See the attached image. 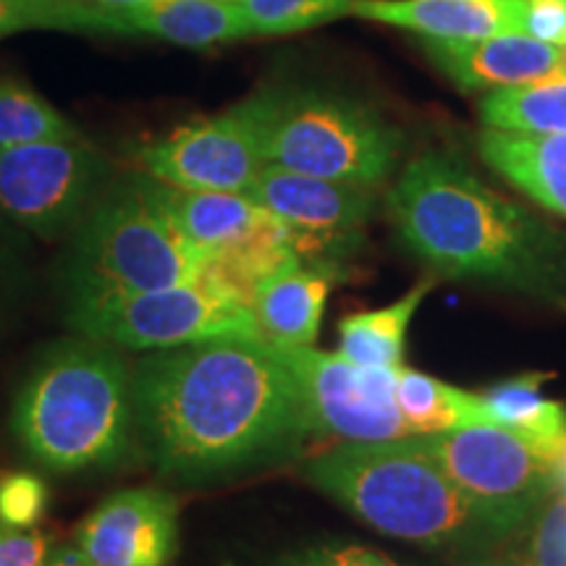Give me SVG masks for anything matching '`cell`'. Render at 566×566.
<instances>
[{"label": "cell", "mask_w": 566, "mask_h": 566, "mask_svg": "<svg viewBox=\"0 0 566 566\" xmlns=\"http://www.w3.org/2000/svg\"><path fill=\"white\" fill-rule=\"evenodd\" d=\"M13 229L17 226L0 216V300L19 283V239Z\"/></svg>", "instance_id": "31"}, {"label": "cell", "mask_w": 566, "mask_h": 566, "mask_svg": "<svg viewBox=\"0 0 566 566\" xmlns=\"http://www.w3.org/2000/svg\"><path fill=\"white\" fill-rule=\"evenodd\" d=\"M27 30H34L30 0H0V40Z\"/></svg>", "instance_id": "32"}, {"label": "cell", "mask_w": 566, "mask_h": 566, "mask_svg": "<svg viewBox=\"0 0 566 566\" xmlns=\"http://www.w3.org/2000/svg\"><path fill=\"white\" fill-rule=\"evenodd\" d=\"M71 32L145 34L195 51L254 38L252 21L237 0H142L82 17Z\"/></svg>", "instance_id": "14"}, {"label": "cell", "mask_w": 566, "mask_h": 566, "mask_svg": "<svg viewBox=\"0 0 566 566\" xmlns=\"http://www.w3.org/2000/svg\"><path fill=\"white\" fill-rule=\"evenodd\" d=\"M113 181V168L82 137L0 147V216L40 239L74 233Z\"/></svg>", "instance_id": "9"}, {"label": "cell", "mask_w": 566, "mask_h": 566, "mask_svg": "<svg viewBox=\"0 0 566 566\" xmlns=\"http://www.w3.org/2000/svg\"><path fill=\"white\" fill-rule=\"evenodd\" d=\"M210 250L189 242L147 192L142 174L113 179L71 233L61 286L69 310L200 279Z\"/></svg>", "instance_id": "5"}, {"label": "cell", "mask_w": 566, "mask_h": 566, "mask_svg": "<svg viewBox=\"0 0 566 566\" xmlns=\"http://www.w3.org/2000/svg\"><path fill=\"white\" fill-rule=\"evenodd\" d=\"M388 212L401 242L446 275L537 294L566 283L564 239L451 155L424 153L409 163L388 192Z\"/></svg>", "instance_id": "2"}, {"label": "cell", "mask_w": 566, "mask_h": 566, "mask_svg": "<svg viewBox=\"0 0 566 566\" xmlns=\"http://www.w3.org/2000/svg\"><path fill=\"white\" fill-rule=\"evenodd\" d=\"M92 566H174L179 499L163 488H129L101 501L74 533Z\"/></svg>", "instance_id": "13"}, {"label": "cell", "mask_w": 566, "mask_h": 566, "mask_svg": "<svg viewBox=\"0 0 566 566\" xmlns=\"http://www.w3.org/2000/svg\"><path fill=\"white\" fill-rule=\"evenodd\" d=\"M558 485H564V491H566V443L562 451V462H558Z\"/></svg>", "instance_id": "37"}, {"label": "cell", "mask_w": 566, "mask_h": 566, "mask_svg": "<svg viewBox=\"0 0 566 566\" xmlns=\"http://www.w3.org/2000/svg\"><path fill=\"white\" fill-rule=\"evenodd\" d=\"M304 478L378 533L449 546L485 527L422 436L344 441L304 464Z\"/></svg>", "instance_id": "4"}, {"label": "cell", "mask_w": 566, "mask_h": 566, "mask_svg": "<svg viewBox=\"0 0 566 566\" xmlns=\"http://www.w3.org/2000/svg\"><path fill=\"white\" fill-rule=\"evenodd\" d=\"M485 533L520 530L558 488L564 441H537L495 422L422 436Z\"/></svg>", "instance_id": "7"}, {"label": "cell", "mask_w": 566, "mask_h": 566, "mask_svg": "<svg viewBox=\"0 0 566 566\" xmlns=\"http://www.w3.org/2000/svg\"><path fill=\"white\" fill-rule=\"evenodd\" d=\"M349 566H399L391 558L370 548H349Z\"/></svg>", "instance_id": "35"}, {"label": "cell", "mask_w": 566, "mask_h": 566, "mask_svg": "<svg viewBox=\"0 0 566 566\" xmlns=\"http://www.w3.org/2000/svg\"><path fill=\"white\" fill-rule=\"evenodd\" d=\"M307 566H349V548H310L304 551Z\"/></svg>", "instance_id": "33"}, {"label": "cell", "mask_w": 566, "mask_h": 566, "mask_svg": "<svg viewBox=\"0 0 566 566\" xmlns=\"http://www.w3.org/2000/svg\"><path fill=\"white\" fill-rule=\"evenodd\" d=\"M265 92L202 116L145 142L134 153L139 171L150 179L192 192H247L263 158Z\"/></svg>", "instance_id": "10"}, {"label": "cell", "mask_w": 566, "mask_h": 566, "mask_svg": "<svg viewBox=\"0 0 566 566\" xmlns=\"http://www.w3.org/2000/svg\"><path fill=\"white\" fill-rule=\"evenodd\" d=\"M530 566H566V495L537 522Z\"/></svg>", "instance_id": "29"}, {"label": "cell", "mask_w": 566, "mask_h": 566, "mask_svg": "<svg viewBox=\"0 0 566 566\" xmlns=\"http://www.w3.org/2000/svg\"><path fill=\"white\" fill-rule=\"evenodd\" d=\"M48 493L45 480L32 472H11L0 478V525L17 530H34L45 520Z\"/></svg>", "instance_id": "26"}, {"label": "cell", "mask_w": 566, "mask_h": 566, "mask_svg": "<svg viewBox=\"0 0 566 566\" xmlns=\"http://www.w3.org/2000/svg\"><path fill=\"white\" fill-rule=\"evenodd\" d=\"M268 166L378 187L396 168L401 132L370 105L323 87H265Z\"/></svg>", "instance_id": "6"}, {"label": "cell", "mask_w": 566, "mask_h": 566, "mask_svg": "<svg viewBox=\"0 0 566 566\" xmlns=\"http://www.w3.org/2000/svg\"><path fill=\"white\" fill-rule=\"evenodd\" d=\"M522 34L562 48L566 42V0H520Z\"/></svg>", "instance_id": "28"}, {"label": "cell", "mask_w": 566, "mask_h": 566, "mask_svg": "<svg viewBox=\"0 0 566 566\" xmlns=\"http://www.w3.org/2000/svg\"><path fill=\"white\" fill-rule=\"evenodd\" d=\"M300 380L310 430L344 441H394L415 436L396 401L399 367L354 365L313 346L283 349Z\"/></svg>", "instance_id": "11"}, {"label": "cell", "mask_w": 566, "mask_h": 566, "mask_svg": "<svg viewBox=\"0 0 566 566\" xmlns=\"http://www.w3.org/2000/svg\"><path fill=\"white\" fill-rule=\"evenodd\" d=\"M352 17L436 40L522 34L520 0H354Z\"/></svg>", "instance_id": "16"}, {"label": "cell", "mask_w": 566, "mask_h": 566, "mask_svg": "<svg viewBox=\"0 0 566 566\" xmlns=\"http://www.w3.org/2000/svg\"><path fill=\"white\" fill-rule=\"evenodd\" d=\"M480 118L488 129L566 134V74L488 92L480 103Z\"/></svg>", "instance_id": "22"}, {"label": "cell", "mask_w": 566, "mask_h": 566, "mask_svg": "<svg viewBox=\"0 0 566 566\" xmlns=\"http://www.w3.org/2000/svg\"><path fill=\"white\" fill-rule=\"evenodd\" d=\"M396 401L401 415L415 436L441 433V430L464 428L475 422H493L485 399L478 394H467L443 380L430 378L424 373L399 367L396 380Z\"/></svg>", "instance_id": "20"}, {"label": "cell", "mask_w": 566, "mask_h": 566, "mask_svg": "<svg viewBox=\"0 0 566 566\" xmlns=\"http://www.w3.org/2000/svg\"><path fill=\"white\" fill-rule=\"evenodd\" d=\"M334 273L300 263L268 279L252 296V315L268 344L294 349L313 346L321 331Z\"/></svg>", "instance_id": "17"}, {"label": "cell", "mask_w": 566, "mask_h": 566, "mask_svg": "<svg viewBox=\"0 0 566 566\" xmlns=\"http://www.w3.org/2000/svg\"><path fill=\"white\" fill-rule=\"evenodd\" d=\"M142 454L205 483L289 457L310 430L300 380L265 338H212L132 365Z\"/></svg>", "instance_id": "1"}, {"label": "cell", "mask_w": 566, "mask_h": 566, "mask_svg": "<svg viewBox=\"0 0 566 566\" xmlns=\"http://www.w3.org/2000/svg\"><path fill=\"white\" fill-rule=\"evenodd\" d=\"M250 195L289 229L302 263L336 273L334 263L354 250L375 210L373 187L265 166Z\"/></svg>", "instance_id": "12"}, {"label": "cell", "mask_w": 566, "mask_h": 566, "mask_svg": "<svg viewBox=\"0 0 566 566\" xmlns=\"http://www.w3.org/2000/svg\"><path fill=\"white\" fill-rule=\"evenodd\" d=\"M428 59L459 90H506L566 74L564 51L527 34H501L488 40L420 38Z\"/></svg>", "instance_id": "15"}, {"label": "cell", "mask_w": 566, "mask_h": 566, "mask_svg": "<svg viewBox=\"0 0 566 566\" xmlns=\"http://www.w3.org/2000/svg\"><path fill=\"white\" fill-rule=\"evenodd\" d=\"M275 566H307V562H304V554H294V556L281 558V562Z\"/></svg>", "instance_id": "36"}, {"label": "cell", "mask_w": 566, "mask_h": 566, "mask_svg": "<svg viewBox=\"0 0 566 566\" xmlns=\"http://www.w3.org/2000/svg\"><path fill=\"white\" fill-rule=\"evenodd\" d=\"M45 566H92L80 548L74 543H66V546H55L48 556Z\"/></svg>", "instance_id": "34"}, {"label": "cell", "mask_w": 566, "mask_h": 566, "mask_svg": "<svg viewBox=\"0 0 566 566\" xmlns=\"http://www.w3.org/2000/svg\"><path fill=\"white\" fill-rule=\"evenodd\" d=\"M260 34H294L352 17L354 0H237Z\"/></svg>", "instance_id": "25"}, {"label": "cell", "mask_w": 566, "mask_h": 566, "mask_svg": "<svg viewBox=\"0 0 566 566\" xmlns=\"http://www.w3.org/2000/svg\"><path fill=\"white\" fill-rule=\"evenodd\" d=\"M562 51H564V61H566V42L562 45Z\"/></svg>", "instance_id": "38"}, {"label": "cell", "mask_w": 566, "mask_h": 566, "mask_svg": "<svg viewBox=\"0 0 566 566\" xmlns=\"http://www.w3.org/2000/svg\"><path fill=\"white\" fill-rule=\"evenodd\" d=\"M74 137H82L80 126L69 122L38 90L11 76H0V147Z\"/></svg>", "instance_id": "23"}, {"label": "cell", "mask_w": 566, "mask_h": 566, "mask_svg": "<svg viewBox=\"0 0 566 566\" xmlns=\"http://www.w3.org/2000/svg\"><path fill=\"white\" fill-rule=\"evenodd\" d=\"M433 283H422L394 302L391 307L373 310V313H357L344 317L338 325L342 338V357L354 365L365 367H401L405 359V338L415 310L420 307L424 294Z\"/></svg>", "instance_id": "21"}, {"label": "cell", "mask_w": 566, "mask_h": 566, "mask_svg": "<svg viewBox=\"0 0 566 566\" xmlns=\"http://www.w3.org/2000/svg\"><path fill=\"white\" fill-rule=\"evenodd\" d=\"M478 147L495 174L543 208L566 216V134L485 129Z\"/></svg>", "instance_id": "19"}, {"label": "cell", "mask_w": 566, "mask_h": 566, "mask_svg": "<svg viewBox=\"0 0 566 566\" xmlns=\"http://www.w3.org/2000/svg\"><path fill=\"white\" fill-rule=\"evenodd\" d=\"M53 551L48 533L0 525V566H45Z\"/></svg>", "instance_id": "30"}, {"label": "cell", "mask_w": 566, "mask_h": 566, "mask_svg": "<svg viewBox=\"0 0 566 566\" xmlns=\"http://www.w3.org/2000/svg\"><path fill=\"white\" fill-rule=\"evenodd\" d=\"M541 378H522L499 384L483 394L488 412L495 424H504L516 433H525L537 441H564L566 412L562 405L541 394Z\"/></svg>", "instance_id": "24"}, {"label": "cell", "mask_w": 566, "mask_h": 566, "mask_svg": "<svg viewBox=\"0 0 566 566\" xmlns=\"http://www.w3.org/2000/svg\"><path fill=\"white\" fill-rule=\"evenodd\" d=\"M34 11V30H69L82 17L97 11L126 9L142 0H30Z\"/></svg>", "instance_id": "27"}, {"label": "cell", "mask_w": 566, "mask_h": 566, "mask_svg": "<svg viewBox=\"0 0 566 566\" xmlns=\"http://www.w3.org/2000/svg\"><path fill=\"white\" fill-rule=\"evenodd\" d=\"M142 179L176 231L189 242L210 250V254L250 237L271 218V212L244 192H192V189L166 187L145 174Z\"/></svg>", "instance_id": "18"}, {"label": "cell", "mask_w": 566, "mask_h": 566, "mask_svg": "<svg viewBox=\"0 0 566 566\" xmlns=\"http://www.w3.org/2000/svg\"><path fill=\"white\" fill-rule=\"evenodd\" d=\"M82 336L134 352H166L212 338H263L252 307L202 273L176 286L113 296L69 310Z\"/></svg>", "instance_id": "8"}, {"label": "cell", "mask_w": 566, "mask_h": 566, "mask_svg": "<svg viewBox=\"0 0 566 566\" xmlns=\"http://www.w3.org/2000/svg\"><path fill=\"white\" fill-rule=\"evenodd\" d=\"M13 430L34 462L61 475L124 464L139 449L132 365L90 336L51 346L21 384Z\"/></svg>", "instance_id": "3"}]
</instances>
